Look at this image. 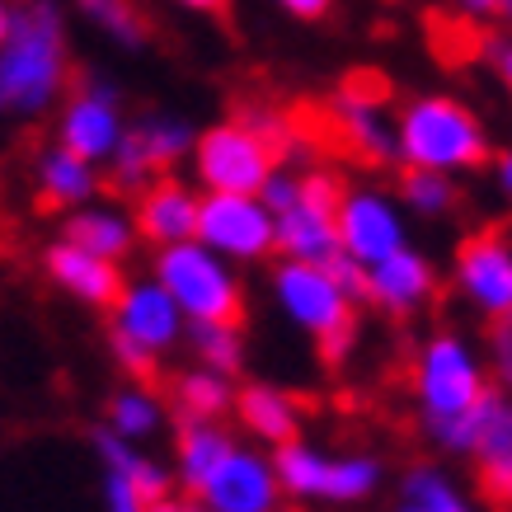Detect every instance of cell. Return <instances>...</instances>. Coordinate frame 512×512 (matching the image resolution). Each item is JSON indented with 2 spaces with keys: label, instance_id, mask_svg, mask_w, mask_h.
I'll use <instances>...</instances> for the list:
<instances>
[{
  "label": "cell",
  "instance_id": "6da1fadb",
  "mask_svg": "<svg viewBox=\"0 0 512 512\" xmlns=\"http://www.w3.org/2000/svg\"><path fill=\"white\" fill-rule=\"evenodd\" d=\"M489 386L494 381L484 367V348L456 329H433L409 357V400L419 428L447 456H466V423Z\"/></svg>",
  "mask_w": 512,
  "mask_h": 512
},
{
  "label": "cell",
  "instance_id": "7a4b0ae2",
  "mask_svg": "<svg viewBox=\"0 0 512 512\" xmlns=\"http://www.w3.org/2000/svg\"><path fill=\"white\" fill-rule=\"evenodd\" d=\"M71 85V43L57 0H24L0 38V118L33 123L62 104Z\"/></svg>",
  "mask_w": 512,
  "mask_h": 512
},
{
  "label": "cell",
  "instance_id": "3957f363",
  "mask_svg": "<svg viewBox=\"0 0 512 512\" xmlns=\"http://www.w3.org/2000/svg\"><path fill=\"white\" fill-rule=\"evenodd\" d=\"M268 301L273 311L329 357L343 362L357 339V306H362V268L348 259L334 264H306V259H278L268 268Z\"/></svg>",
  "mask_w": 512,
  "mask_h": 512
},
{
  "label": "cell",
  "instance_id": "277c9868",
  "mask_svg": "<svg viewBox=\"0 0 512 512\" xmlns=\"http://www.w3.org/2000/svg\"><path fill=\"white\" fill-rule=\"evenodd\" d=\"M395 146H400V165L437 170L451 179L475 174L494 160V141H489L484 118L447 90L404 99L395 109Z\"/></svg>",
  "mask_w": 512,
  "mask_h": 512
},
{
  "label": "cell",
  "instance_id": "5b68a950",
  "mask_svg": "<svg viewBox=\"0 0 512 512\" xmlns=\"http://www.w3.org/2000/svg\"><path fill=\"white\" fill-rule=\"evenodd\" d=\"M273 466H278L282 494L292 503H311V508H357L372 503L386 484V466L372 451H329L315 447L306 437H292L273 447Z\"/></svg>",
  "mask_w": 512,
  "mask_h": 512
},
{
  "label": "cell",
  "instance_id": "8992f818",
  "mask_svg": "<svg viewBox=\"0 0 512 512\" xmlns=\"http://www.w3.org/2000/svg\"><path fill=\"white\" fill-rule=\"evenodd\" d=\"M188 320L174 306V296L160 287L151 273L146 278H123V292L109 306V353L132 381H146L160 362L184 348Z\"/></svg>",
  "mask_w": 512,
  "mask_h": 512
},
{
  "label": "cell",
  "instance_id": "52a82bcc",
  "mask_svg": "<svg viewBox=\"0 0 512 512\" xmlns=\"http://www.w3.org/2000/svg\"><path fill=\"white\" fill-rule=\"evenodd\" d=\"M151 278L174 296L188 325H217V320H245V278L231 259L193 240L160 245L151 254Z\"/></svg>",
  "mask_w": 512,
  "mask_h": 512
},
{
  "label": "cell",
  "instance_id": "ba28073f",
  "mask_svg": "<svg viewBox=\"0 0 512 512\" xmlns=\"http://www.w3.org/2000/svg\"><path fill=\"white\" fill-rule=\"evenodd\" d=\"M278 165L282 156L240 113L202 127L193 137V151H188V170H193V184L202 193H259Z\"/></svg>",
  "mask_w": 512,
  "mask_h": 512
},
{
  "label": "cell",
  "instance_id": "9c48e42d",
  "mask_svg": "<svg viewBox=\"0 0 512 512\" xmlns=\"http://www.w3.org/2000/svg\"><path fill=\"white\" fill-rule=\"evenodd\" d=\"M339 179L329 170H296L292 198L273 207L278 259L334 264L339 259Z\"/></svg>",
  "mask_w": 512,
  "mask_h": 512
},
{
  "label": "cell",
  "instance_id": "30bf717a",
  "mask_svg": "<svg viewBox=\"0 0 512 512\" xmlns=\"http://www.w3.org/2000/svg\"><path fill=\"white\" fill-rule=\"evenodd\" d=\"M193 235L207 249H217L221 259H231L235 268H259L278 259L273 212L259 193H202Z\"/></svg>",
  "mask_w": 512,
  "mask_h": 512
},
{
  "label": "cell",
  "instance_id": "8fae6325",
  "mask_svg": "<svg viewBox=\"0 0 512 512\" xmlns=\"http://www.w3.org/2000/svg\"><path fill=\"white\" fill-rule=\"evenodd\" d=\"M451 292L461 296L470 315L484 325L512 315V231L508 226H484L466 235L451 254Z\"/></svg>",
  "mask_w": 512,
  "mask_h": 512
},
{
  "label": "cell",
  "instance_id": "7c38bea8",
  "mask_svg": "<svg viewBox=\"0 0 512 512\" xmlns=\"http://www.w3.org/2000/svg\"><path fill=\"white\" fill-rule=\"evenodd\" d=\"M193 123L184 113H141L137 123H127L118 151L109 156L104 174L118 193H141L160 174L179 170L193 151Z\"/></svg>",
  "mask_w": 512,
  "mask_h": 512
},
{
  "label": "cell",
  "instance_id": "4fadbf2b",
  "mask_svg": "<svg viewBox=\"0 0 512 512\" xmlns=\"http://www.w3.org/2000/svg\"><path fill=\"white\" fill-rule=\"evenodd\" d=\"M409 240V212L381 184H343L339 188V254L348 264L367 268Z\"/></svg>",
  "mask_w": 512,
  "mask_h": 512
},
{
  "label": "cell",
  "instance_id": "5bb4252c",
  "mask_svg": "<svg viewBox=\"0 0 512 512\" xmlns=\"http://www.w3.org/2000/svg\"><path fill=\"white\" fill-rule=\"evenodd\" d=\"M329 127L334 137L348 146V156L362 165H400V146H395V104L376 76H348L339 90L329 94Z\"/></svg>",
  "mask_w": 512,
  "mask_h": 512
},
{
  "label": "cell",
  "instance_id": "9a60e30c",
  "mask_svg": "<svg viewBox=\"0 0 512 512\" xmlns=\"http://www.w3.org/2000/svg\"><path fill=\"white\" fill-rule=\"evenodd\" d=\"M193 494L212 512H287L273 451L259 442H235Z\"/></svg>",
  "mask_w": 512,
  "mask_h": 512
},
{
  "label": "cell",
  "instance_id": "2e32d148",
  "mask_svg": "<svg viewBox=\"0 0 512 512\" xmlns=\"http://www.w3.org/2000/svg\"><path fill=\"white\" fill-rule=\"evenodd\" d=\"M94 456H99V489H104V512H146L156 498L174 494L170 461L151 456L137 442L113 437L109 428L94 433Z\"/></svg>",
  "mask_w": 512,
  "mask_h": 512
},
{
  "label": "cell",
  "instance_id": "e0dca14e",
  "mask_svg": "<svg viewBox=\"0 0 512 512\" xmlns=\"http://www.w3.org/2000/svg\"><path fill=\"white\" fill-rule=\"evenodd\" d=\"M127 132V109L123 94L113 90L109 80H80L76 90L62 94L57 104V141L71 146L76 156L109 165V156L118 151V141Z\"/></svg>",
  "mask_w": 512,
  "mask_h": 512
},
{
  "label": "cell",
  "instance_id": "ac0fdd59",
  "mask_svg": "<svg viewBox=\"0 0 512 512\" xmlns=\"http://www.w3.org/2000/svg\"><path fill=\"white\" fill-rule=\"evenodd\" d=\"M437 287H442L437 264L414 245H404L362 268V301L376 306L381 315H390V320H409V315L428 311Z\"/></svg>",
  "mask_w": 512,
  "mask_h": 512
},
{
  "label": "cell",
  "instance_id": "d6986e66",
  "mask_svg": "<svg viewBox=\"0 0 512 512\" xmlns=\"http://www.w3.org/2000/svg\"><path fill=\"white\" fill-rule=\"evenodd\" d=\"M466 461H475L489 503L512 512V390L489 386L466 423Z\"/></svg>",
  "mask_w": 512,
  "mask_h": 512
},
{
  "label": "cell",
  "instance_id": "ffe728a7",
  "mask_svg": "<svg viewBox=\"0 0 512 512\" xmlns=\"http://www.w3.org/2000/svg\"><path fill=\"white\" fill-rule=\"evenodd\" d=\"M198 202H202L198 184H188L179 174H160V179H151L141 193H132L137 235L151 249L193 240V231H198Z\"/></svg>",
  "mask_w": 512,
  "mask_h": 512
},
{
  "label": "cell",
  "instance_id": "44dd1931",
  "mask_svg": "<svg viewBox=\"0 0 512 512\" xmlns=\"http://www.w3.org/2000/svg\"><path fill=\"white\" fill-rule=\"evenodd\" d=\"M235 428L259 442V447H282L301 437V423H306V404L301 395H292L287 386H273V381H245L235 386V404H231Z\"/></svg>",
  "mask_w": 512,
  "mask_h": 512
},
{
  "label": "cell",
  "instance_id": "7402d4cb",
  "mask_svg": "<svg viewBox=\"0 0 512 512\" xmlns=\"http://www.w3.org/2000/svg\"><path fill=\"white\" fill-rule=\"evenodd\" d=\"M43 273H47L52 287H62L71 301L94 306V311H109L113 296L123 292V264L99 259V254H90V249L71 245L66 235L43 249Z\"/></svg>",
  "mask_w": 512,
  "mask_h": 512
},
{
  "label": "cell",
  "instance_id": "603a6c76",
  "mask_svg": "<svg viewBox=\"0 0 512 512\" xmlns=\"http://www.w3.org/2000/svg\"><path fill=\"white\" fill-rule=\"evenodd\" d=\"M29 174H33V193H38V202L57 207V212L85 207V202H94L99 193H104V165L76 156V151L62 146V141L38 146Z\"/></svg>",
  "mask_w": 512,
  "mask_h": 512
},
{
  "label": "cell",
  "instance_id": "cb8c5ba5",
  "mask_svg": "<svg viewBox=\"0 0 512 512\" xmlns=\"http://www.w3.org/2000/svg\"><path fill=\"white\" fill-rule=\"evenodd\" d=\"M62 235L71 245L90 249L99 259H113V264H127L132 249H137V221H132V207H118V202H85V207H71L62 221Z\"/></svg>",
  "mask_w": 512,
  "mask_h": 512
},
{
  "label": "cell",
  "instance_id": "d4e9b609",
  "mask_svg": "<svg viewBox=\"0 0 512 512\" xmlns=\"http://www.w3.org/2000/svg\"><path fill=\"white\" fill-rule=\"evenodd\" d=\"M390 512H484V503L442 461H414L395 480Z\"/></svg>",
  "mask_w": 512,
  "mask_h": 512
},
{
  "label": "cell",
  "instance_id": "484cf974",
  "mask_svg": "<svg viewBox=\"0 0 512 512\" xmlns=\"http://www.w3.org/2000/svg\"><path fill=\"white\" fill-rule=\"evenodd\" d=\"M240 437L226 428V419H179L174 428V451H170V470H174V484L193 494L226 451L235 447Z\"/></svg>",
  "mask_w": 512,
  "mask_h": 512
},
{
  "label": "cell",
  "instance_id": "4316f807",
  "mask_svg": "<svg viewBox=\"0 0 512 512\" xmlns=\"http://www.w3.org/2000/svg\"><path fill=\"white\" fill-rule=\"evenodd\" d=\"M170 419H174L170 400H165L156 386L132 381V376H127V386H118L109 395V404H104V428H109L113 437H123V442H137V447L156 442V437L170 428Z\"/></svg>",
  "mask_w": 512,
  "mask_h": 512
},
{
  "label": "cell",
  "instance_id": "83f0119b",
  "mask_svg": "<svg viewBox=\"0 0 512 512\" xmlns=\"http://www.w3.org/2000/svg\"><path fill=\"white\" fill-rule=\"evenodd\" d=\"M170 414L174 419H231V404H235V376H221L212 367H184V372L170 376Z\"/></svg>",
  "mask_w": 512,
  "mask_h": 512
},
{
  "label": "cell",
  "instance_id": "f1b7e54d",
  "mask_svg": "<svg viewBox=\"0 0 512 512\" xmlns=\"http://www.w3.org/2000/svg\"><path fill=\"white\" fill-rule=\"evenodd\" d=\"M400 188H395V198L409 217L419 221H442L456 212V202H461V188L451 174H437V170H414V165H400Z\"/></svg>",
  "mask_w": 512,
  "mask_h": 512
},
{
  "label": "cell",
  "instance_id": "f546056e",
  "mask_svg": "<svg viewBox=\"0 0 512 512\" xmlns=\"http://www.w3.org/2000/svg\"><path fill=\"white\" fill-rule=\"evenodd\" d=\"M184 348L193 353V362L212 367L221 376L245 372V329L240 320H217V325H188Z\"/></svg>",
  "mask_w": 512,
  "mask_h": 512
},
{
  "label": "cell",
  "instance_id": "4dcf8cb0",
  "mask_svg": "<svg viewBox=\"0 0 512 512\" xmlns=\"http://www.w3.org/2000/svg\"><path fill=\"white\" fill-rule=\"evenodd\" d=\"M76 10L90 19L104 38H113V43H123V47L146 43V19H141L137 0H76Z\"/></svg>",
  "mask_w": 512,
  "mask_h": 512
},
{
  "label": "cell",
  "instance_id": "1f68e13d",
  "mask_svg": "<svg viewBox=\"0 0 512 512\" xmlns=\"http://www.w3.org/2000/svg\"><path fill=\"white\" fill-rule=\"evenodd\" d=\"M484 367H489V381H494L498 390H512V315L489 325V339H484Z\"/></svg>",
  "mask_w": 512,
  "mask_h": 512
},
{
  "label": "cell",
  "instance_id": "d6a6232c",
  "mask_svg": "<svg viewBox=\"0 0 512 512\" xmlns=\"http://www.w3.org/2000/svg\"><path fill=\"white\" fill-rule=\"evenodd\" d=\"M282 15L301 19V24H315V19H329V10H334V0H273Z\"/></svg>",
  "mask_w": 512,
  "mask_h": 512
},
{
  "label": "cell",
  "instance_id": "836d02e7",
  "mask_svg": "<svg viewBox=\"0 0 512 512\" xmlns=\"http://www.w3.org/2000/svg\"><path fill=\"white\" fill-rule=\"evenodd\" d=\"M451 5H456V10H461V15L466 19H475V24H489V19H503V5H508V0H451Z\"/></svg>",
  "mask_w": 512,
  "mask_h": 512
},
{
  "label": "cell",
  "instance_id": "e575fe53",
  "mask_svg": "<svg viewBox=\"0 0 512 512\" xmlns=\"http://www.w3.org/2000/svg\"><path fill=\"white\" fill-rule=\"evenodd\" d=\"M146 512H212V508H207L198 494H184V489H174V494L156 498V503H151Z\"/></svg>",
  "mask_w": 512,
  "mask_h": 512
},
{
  "label": "cell",
  "instance_id": "d590c367",
  "mask_svg": "<svg viewBox=\"0 0 512 512\" xmlns=\"http://www.w3.org/2000/svg\"><path fill=\"white\" fill-rule=\"evenodd\" d=\"M489 62H494V76L503 80V90L512 94V33H508V38H494V47H489Z\"/></svg>",
  "mask_w": 512,
  "mask_h": 512
},
{
  "label": "cell",
  "instance_id": "8d00e7d4",
  "mask_svg": "<svg viewBox=\"0 0 512 512\" xmlns=\"http://www.w3.org/2000/svg\"><path fill=\"white\" fill-rule=\"evenodd\" d=\"M489 165H494V188H498V198L512 202V141L503 146V151H498L494 160H489Z\"/></svg>",
  "mask_w": 512,
  "mask_h": 512
},
{
  "label": "cell",
  "instance_id": "74e56055",
  "mask_svg": "<svg viewBox=\"0 0 512 512\" xmlns=\"http://www.w3.org/2000/svg\"><path fill=\"white\" fill-rule=\"evenodd\" d=\"M174 5H184V10H193V15H221L231 0H174Z\"/></svg>",
  "mask_w": 512,
  "mask_h": 512
},
{
  "label": "cell",
  "instance_id": "f35d334b",
  "mask_svg": "<svg viewBox=\"0 0 512 512\" xmlns=\"http://www.w3.org/2000/svg\"><path fill=\"white\" fill-rule=\"evenodd\" d=\"M10 15H15V10H10V0H0V38H5V29H10Z\"/></svg>",
  "mask_w": 512,
  "mask_h": 512
},
{
  "label": "cell",
  "instance_id": "ab89813d",
  "mask_svg": "<svg viewBox=\"0 0 512 512\" xmlns=\"http://www.w3.org/2000/svg\"><path fill=\"white\" fill-rule=\"evenodd\" d=\"M10 5H24V0H10Z\"/></svg>",
  "mask_w": 512,
  "mask_h": 512
}]
</instances>
